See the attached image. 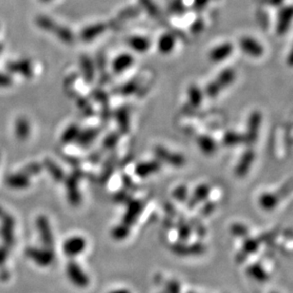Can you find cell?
<instances>
[{
    "label": "cell",
    "mask_w": 293,
    "mask_h": 293,
    "mask_svg": "<svg viewBox=\"0 0 293 293\" xmlns=\"http://www.w3.org/2000/svg\"><path fill=\"white\" fill-rule=\"evenodd\" d=\"M130 234V227L128 225L122 223L116 225L113 229H111V236L114 238L115 240L121 241L128 237Z\"/></svg>",
    "instance_id": "cell-24"
},
{
    "label": "cell",
    "mask_w": 293,
    "mask_h": 293,
    "mask_svg": "<svg viewBox=\"0 0 293 293\" xmlns=\"http://www.w3.org/2000/svg\"><path fill=\"white\" fill-rule=\"evenodd\" d=\"M255 160V154L252 149H248L242 154L239 160L237 161L235 173L238 178H244L250 171Z\"/></svg>",
    "instance_id": "cell-9"
},
{
    "label": "cell",
    "mask_w": 293,
    "mask_h": 293,
    "mask_svg": "<svg viewBox=\"0 0 293 293\" xmlns=\"http://www.w3.org/2000/svg\"><path fill=\"white\" fill-rule=\"evenodd\" d=\"M6 184L14 190H24L30 186V178L23 173H15L7 177Z\"/></svg>",
    "instance_id": "cell-14"
},
{
    "label": "cell",
    "mask_w": 293,
    "mask_h": 293,
    "mask_svg": "<svg viewBox=\"0 0 293 293\" xmlns=\"http://www.w3.org/2000/svg\"><path fill=\"white\" fill-rule=\"evenodd\" d=\"M15 136L20 140H26L31 134V124L27 118L21 116L15 121Z\"/></svg>",
    "instance_id": "cell-16"
},
{
    "label": "cell",
    "mask_w": 293,
    "mask_h": 293,
    "mask_svg": "<svg viewBox=\"0 0 293 293\" xmlns=\"http://www.w3.org/2000/svg\"><path fill=\"white\" fill-rule=\"evenodd\" d=\"M103 30V26L102 24L90 26L89 28L85 29L82 32V38L86 41H89L96 37L99 33H101Z\"/></svg>",
    "instance_id": "cell-26"
},
{
    "label": "cell",
    "mask_w": 293,
    "mask_h": 293,
    "mask_svg": "<svg viewBox=\"0 0 293 293\" xmlns=\"http://www.w3.org/2000/svg\"><path fill=\"white\" fill-rule=\"evenodd\" d=\"M244 140V137L239 134H236L235 132H229L228 134L224 136V144L228 146H236L237 144L241 143V141Z\"/></svg>",
    "instance_id": "cell-30"
},
{
    "label": "cell",
    "mask_w": 293,
    "mask_h": 293,
    "mask_svg": "<svg viewBox=\"0 0 293 293\" xmlns=\"http://www.w3.org/2000/svg\"><path fill=\"white\" fill-rule=\"evenodd\" d=\"M198 146L199 147L200 151L205 155H213L217 151V142L215 140L206 135H202L198 137L197 140Z\"/></svg>",
    "instance_id": "cell-19"
},
{
    "label": "cell",
    "mask_w": 293,
    "mask_h": 293,
    "mask_svg": "<svg viewBox=\"0 0 293 293\" xmlns=\"http://www.w3.org/2000/svg\"><path fill=\"white\" fill-rule=\"evenodd\" d=\"M7 70L13 73H18L26 78H31L33 75L32 63L31 61L26 60V59L8 63Z\"/></svg>",
    "instance_id": "cell-12"
},
{
    "label": "cell",
    "mask_w": 293,
    "mask_h": 293,
    "mask_svg": "<svg viewBox=\"0 0 293 293\" xmlns=\"http://www.w3.org/2000/svg\"><path fill=\"white\" fill-rule=\"evenodd\" d=\"M246 273L250 278L258 283H266L269 280V274L260 263H254L248 266Z\"/></svg>",
    "instance_id": "cell-15"
},
{
    "label": "cell",
    "mask_w": 293,
    "mask_h": 293,
    "mask_svg": "<svg viewBox=\"0 0 293 293\" xmlns=\"http://www.w3.org/2000/svg\"><path fill=\"white\" fill-rule=\"evenodd\" d=\"M186 293H198V292H196V291H188V292Z\"/></svg>",
    "instance_id": "cell-41"
},
{
    "label": "cell",
    "mask_w": 293,
    "mask_h": 293,
    "mask_svg": "<svg viewBox=\"0 0 293 293\" xmlns=\"http://www.w3.org/2000/svg\"><path fill=\"white\" fill-rule=\"evenodd\" d=\"M87 248V240L83 236H74L68 238L63 244V252L69 257H75L83 254Z\"/></svg>",
    "instance_id": "cell-7"
},
{
    "label": "cell",
    "mask_w": 293,
    "mask_h": 293,
    "mask_svg": "<svg viewBox=\"0 0 293 293\" xmlns=\"http://www.w3.org/2000/svg\"><path fill=\"white\" fill-rule=\"evenodd\" d=\"M36 24L42 29V30H45V31H48V32H52L54 31V29L56 28L57 24L53 21V20L51 19L50 17L48 16H45V15H41V16H38L37 19H36Z\"/></svg>",
    "instance_id": "cell-27"
},
{
    "label": "cell",
    "mask_w": 293,
    "mask_h": 293,
    "mask_svg": "<svg viewBox=\"0 0 293 293\" xmlns=\"http://www.w3.org/2000/svg\"><path fill=\"white\" fill-rule=\"evenodd\" d=\"M161 168V162L159 159L141 161L135 167V174L140 179H145L159 172Z\"/></svg>",
    "instance_id": "cell-10"
},
{
    "label": "cell",
    "mask_w": 293,
    "mask_h": 293,
    "mask_svg": "<svg viewBox=\"0 0 293 293\" xmlns=\"http://www.w3.org/2000/svg\"><path fill=\"white\" fill-rule=\"evenodd\" d=\"M82 65H83V75L86 77L87 80L91 81L93 78V68L92 65L90 63V60L88 58H83L81 60Z\"/></svg>",
    "instance_id": "cell-33"
},
{
    "label": "cell",
    "mask_w": 293,
    "mask_h": 293,
    "mask_svg": "<svg viewBox=\"0 0 293 293\" xmlns=\"http://www.w3.org/2000/svg\"><path fill=\"white\" fill-rule=\"evenodd\" d=\"M109 293H132V291L128 288H123V287H121V288H116V289H113L111 291H109Z\"/></svg>",
    "instance_id": "cell-37"
},
{
    "label": "cell",
    "mask_w": 293,
    "mask_h": 293,
    "mask_svg": "<svg viewBox=\"0 0 293 293\" xmlns=\"http://www.w3.org/2000/svg\"><path fill=\"white\" fill-rule=\"evenodd\" d=\"M9 255V248H7L5 246H1L0 247V266H2L8 258Z\"/></svg>",
    "instance_id": "cell-36"
},
{
    "label": "cell",
    "mask_w": 293,
    "mask_h": 293,
    "mask_svg": "<svg viewBox=\"0 0 293 293\" xmlns=\"http://www.w3.org/2000/svg\"><path fill=\"white\" fill-rule=\"evenodd\" d=\"M53 32L57 35L58 38L61 41H63L65 43H72L74 40V36L72 34V32H70L68 28H66L64 26H56V28L54 29Z\"/></svg>",
    "instance_id": "cell-25"
},
{
    "label": "cell",
    "mask_w": 293,
    "mask_h": 293,
    "mask_svg": "<svg viewBox=\"0 0 293 293\" xmlns=\"http://www.w3.org/2000/svg\"><path fill=\"white\" fill-rule=\"evenodd\" d=\"M259 125H260V117L259 115L255 114L250 118L249 122H248V133H247V140L248 142H254L257 136H258V130H259Z\"/></svg>",
    "instance_id": "cell-21"
},
{
    "label": "cell",
    "mask_w": 293,
    "mask_h": 293,
    "mask_svg": "<svg viewBox=\"0 0 293 293\" xmlns=\"http://www.w3.org/2000/svg\"><path fill=\"white\" fill-rule=\"evenodd\" d=\"M25 255L40 267H48L54 260V253L51 248L30 247L26 248Z\"/></svg>",
    "instance_id": "cell-3"
},
{
    "label": "cell",
    "mask_w": 293,
    "mask_h": 293,
    "mask_svg": "<svg viewBox=\"0 0 293 293\" xmlns=\"http://www.w3.org/2000/svg\"><path fill=\"white\" fill-rule=\"evenodd\" d=\"M0 221H1L0 237L3 241L4 246L7 248H10L14 243V235H13L14 219L10 214L7 213L6 211L3 210L2 207H0Z\"/></svg>",
    "instance_id": "cell-1"
},
{
    "label": "cell",
    "mask_w": 293,
    "mask_h": 293,
    "mask_svg": "<svg viewBox=\"0 0 293 293\" xmlns=\"http://www.w3.org/2000/svg\"><path fill=\"white\" fill-rule=\"evenodd\" d=\"M280 197L273 192H264L258 198V204L262 210L266 212L274 211L279 204Z\"/></svg>",
    "instance_id": "cell-13"
},
{
    "label": "cell",
    "mask_w": 293,
    "mask_h": 293,
    "mask_svg": "<svg viewBox=\"0 0 293 293\" xmlns=\"http://www.w3.org/2000/svg\"><path fill=\"white\" fill-rule=\"evenodd\" d=\"M269 293H278V292H275V291H271V292H269Z\"/></svg>",
    "instance_id": "cell-42"
},
{
    "label": "cell",
    "mask_w": 293,
    "mask_h": 293,
    "mask_svg": "<svg viewBox=\"0 0 293 293\" xmlns=\"http://www.w3.org/2000/svg\"><path fill=\"white\" fill-rule=\"evenodd\" d=\"M65 182L67 186V193H68V199L72 206H78L81 203V194L78 188V180H79V174L72 173L67 178H65Z\"/></svg>",
    "instance_id": "cell-8"
},
{
    "label": "cell",
    "mask_w": 293,
    "mask_h": 293,
    "mask_svg": "<svg viewBox=\"0 0 293 293\" xmlns=\"http://www.w3.org/2000/svg\"><path fill=\"white\" fill-rule=\"evenodd\" d=\"M13 83V79L9 74L0 72V88H7Z\"/></svg>",
    "instance_id": "cell-35"
},
{
    "label": "cell",
    "mask_w": 293,
    "mask_h": 293,
    "mask_svg": "<svg viewBox=\"0 0 293 293\" xmlns=\"http://www.w3.org/2000/svg\"><path fill=\"white\" fill-rule=\"evenodd\" d=\"M43 169V166L37 162H32L28 165H26L20 172L23 173L27 177H33V176H37L39 175Z\"/></svg>",
    "instance_id": "cell-28"
},
{
    "label": "cell",
    "mask_w": 293,
    "mask_h": 293,
    "mask_svg": "<svg viewBox=\"0 0 293 293\" xmlns=\"http://www.w3.org/2000/svg\"><path fill=\"white\" fill-rule=\"evenodd\" d=\"M3 48H4V47H3V44H2V43H0V53L2 52V51H3Z\"/></svg>",
    "instance_id": "cell-39"
},
{
    "label": "cell",
    "mask_w": 293,
    "mask_h": 293,
    "mask_svg": "<svg viewBox=\"0 0 293 293\" xmlns=\"http://www.w3.org/2000/svg\"><path fill=\"white\" fill-rule=\"evenodd\" d=\"M260 242L258 239L254 238V237H248L244 240L243 242L242 248H241V257L246 258L250 255H254L258 250Z\"/></svg>",
    "instance_id": "cell-20"
},
{
    "label": "cell",
    "mask_w": 293,
    "mask_h": 293,
    "mask_svg": "<svg viewBox=\"0 0 293 293\" xmlns=\"http://www.w3.org/2000/svg\"><path fill=\"white\" fill-rule=\"evenodd\" d=\"M173 197L178 201H185L188 198V189L184 185L178 186L174 191H173Z\"/></svg>",
    "instance_id": "cell-32"
},
{
    "label": "cell",
    "mask_w": 293,
    "mask_h": 293,
    "mask_svg": "<svg viewBox=\"0 0 293 293\" xmlns=\"http://www.w3.org/2000/svg\"><path fill=\"white\" fill-rule=\"evenodd\" d=\"M9 278V271L7 269H1L0 270V279L5 281Z\"/></svg>",
    "instance_id": "cell-38"
},
{
    "label": "cell",
    "mask_w": 293,
    "mask_h": 293,
    "mask_svg": "<svg viewBox=\"0 0 293 293\" xmlns=\"http://www.w3.org/2000/svg\"><path fill=\"white\" fill-rule=\"evenodd\" d=\"M80 133V128L76 124H70L69 128L65 129L62 137H61V141L64 144H69L70 142H72L73 140H76L78 136Z\"/></svg>",
    "instance_id": "cell-23"
},
{
    "label": "cell",
    "mask_w": 293,
    "mask_h": 293,
    "mask_svg": "<svg viewBox=\"0 0 293 293\" xmlns=\"http://www.w3.org/2000/svg\"><path fill=\"white\" fill-rule=\"evenodd\" d=\"M41 1H43V2H50V1H52V0H41Z\"/></svg>",
    "instance_id": "cell-40"
},
{
    "label": "cell",
    "mask_w": 293,
    "mask_h": 293,
    "mask_svg": "<svg viewBox=\"0 0 293 293\" xmlns=\"http://www.w3.org/2000/svg\"><path fill=\"white\" fill-rule=\"evenodd\" d=\"M171 250L175 255L179 256H195L202 255L206 250L203 243H186V241H179L171 246Z\"/></svg>",
    "instance_id": "cell-4"
},
{
    "label": "cell",
    "mask_w": 293,
    "mask_h": 293,
    "mask_svg": "<svg viewBox=\"0 0 293 293\" xmlns=\"http://www.w3.org/2000/svg\"><path fill=\"white\" fill-rule=\"evenodd\" d=\"M155 155L158 157L159 161H164L169 165L174 167H182L186 163L184 156L177 152L169 151L167 148L163 146H157L155 148Z\"/></svg>",
    "instance_id": "cell-5"
},
{
    "label": "cell",
    "mask_w": 293,
    "mask_h": 293,
    "mask_svg": "<svg viewBox=\"0 0 293 293\" xmlns=\"http://www.w3.org/2000/svg\"><path fill=\"white\" fill-rule=\"evenodd\" d=\"M141 211H142V203L140 200L131 201L130 203H128L121 222L131 228V226L138 220Z\"/></svg>",
    "instance_id": "cell-11"
},
{
    "label": "cell",
    "mask_w": 293,
    "mask_h": 293,
    "mask_svg": "<svg viewBox=\"0 0 293 293\" xmlns=\"http://www.w3.org/2000/svg\"><path fill=\"white\" fill-rule=\"evenodd\" d=\"M159 293H181L180 283L176 279L167 281L164 285L163 290Z\"/></svg>",
    "instance_id": "cell-31"
},
{
    "label": "cell",
    "mask_w": 293,
    "mask_h": 293,
    "mask_svg": "<svg viewBox=\"0 0 293 293\" xmlns=\"http://www.w3.org/2000/svg\"><path fill=\"white\" fill-rule=\"evenodd\" d=\"M231 234L236 237H247L248 235V228L242 223H235L231 226Z\"/></svg>",
    "instance_id": "cell-29"
},
{
    "label": "cell",
    "mask_w": 293,
    "mask_h": 293,
    "mask_svg": "<svg viewBox=\"0 0 293 293\" xmlns=\"http://www.w3.org/2000/svg\"><path fill=\"white\" fill-rule=\"evenodd\" d=\"M191 227L188 224H180L179 228V238L180 241H186L191 236Z\"/></svg>",
    "instance_id": "cell-34"
},
{
    "label": "cell",
    "mask_w": 293,
    "mask_h": 293,
    "mask_svg": "<svg viewBox=\"0 0 293 293\" xmlns=\"http://www.w3.org/2000/svg\"><path fill=\"white\" fill-rule=\"evenodd\" d=\"M98 135L96 129H87L85 131H80L77 138V142L81 146H87L90 144Z\"/></svg>",
    "instance_id": "cell-22"
},
{
    "label": "cell",
    "mask_w": 293,
    "mask_h": 293,
    "mask_svg": "<svg viewBox=\"0 0 293 293\" xmlns=\"http://www.w3.org/2000/svg\"><path fill=\"white\" fill-rule=\"evenodd\" d=\"M43 167L46 170L49 172V174L52 177V179H54L56 182H61L64 180L65 174L62 170V168L60 166L56 164V162H54L52 159H45L43 161Z\"/></svg>",
    "instance_id": "cell-18"
},
{
    "label": "cell",
    "mask_w": 293,
    "mask_h": 293,
    "mask_svg": "<svg viewBox=\"0 0 293 293\" xmlns=\"http://www.w3.org/2000/svg\"><path fill=\"white\" fill-rule=\"evenodd\" d=\"M210 193V185L206 184V183L198 185L192 194L190 202L193 206H196L200 202H204L209 197Z\"/></svg>",
    "instance_id": "cell-17"
},
{
    "label": "cell",
    "mask_w": 293,
    "mask_h": 293,
    "mask_svg": "<svg viewBox=\"0 0 293 293\" xmlns=\"http://www.w3.org/2000/svg\"><path fill=\"white\" fill-rule=\"evenodd\" d=\"M36 228L38 231L41 243L43 244L44 248L52 249L54 245V239L48 217L45 216H39L36 218Z\"/></svg>",
    "instance_id": "cell-6"
},
{
    "label": "cell",
    "mask_w": 293,
    "mask_h": 293,
    "mask_svg": "<svg viewBox=\"0 0 293 293\" xmlns=\"http://www.w3.org/2000/svg\"><path fill=\"white\" fill-rule=\"evenodd\" d=\"M66 269L67 276L72 285H74L78 288H86L89 287L90 283V277L76 261L70 260L68 263Z\"/></svg>",
    "instance_id": "cell-2"
}]
</instances>
